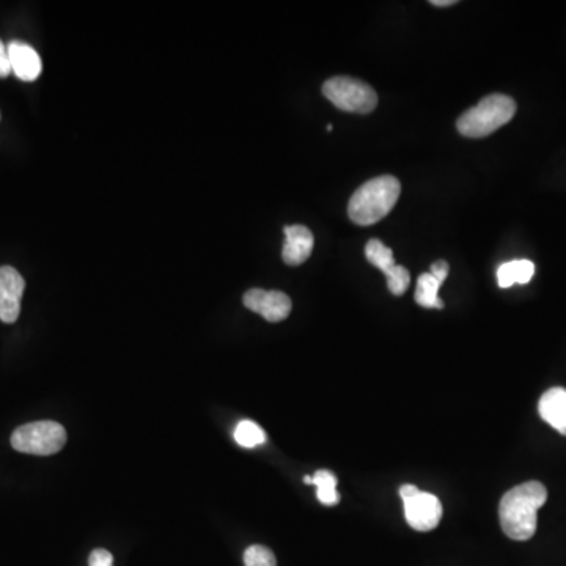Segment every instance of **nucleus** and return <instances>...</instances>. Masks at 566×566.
I'll return each mask as SVG.
<instances>
[{"mask_svg":"<svg viewBox=\"0 0 566 566\" xmlns=\"http://www.w3.org/2000/svg\"><path fill=\"white\" fill-rule=\"evenodd\" d=\"M548 500V489L540 482L511 488L499 505L500 527L511 540L527 541L537 532L538 510Z\"/></svg>","mask_w":566,"mask_h":566,"instance_id":"1","label":"nucleus"},{"mask_svg":"<svg viewBox=\"0 0 566 566\" xmlns=\"http://www.w3.org/2000/svg\"><path fill=\"white\" fill-rule=\"evenodd\" d=\"M400 192V181L392 175L373 178L354 192L348 203V216L362 227L383 221L397 205Z\"/></svg>","mask_w":566,"mask_h":566,"instance_id":"2","label":"nucleus"},{"mask_svg":"<svg viewBox=\"0 0 566 566\" xmlns=\"http://www.w3.org/2000/svg\"><path fill=\"white\" fill-rule=\"evenodd\" d=\"M516 111L518 106L513 98L502 93H493L485 96L477 106L467 109L456 120V129L461 136L469 139H483L510 123Z\"/></svg>","mask_w":566,"mask_h":566,"instance_id":"3","label":"nucleus"},{"mask_svg":"<svg viewBox=\"0 0 566 566\" xmlns=\"http://www.w3.org/2000/svg\"><path fill=\"white\" fill-rule=\"evenodd\" d=\"M10 442L16 452L38 456L54 455L67 444V430L52 420L26 423L13 431Z\"/></svg>","mask_w":566,"mask_h":566,"instance_id":"4","label":"nucleus"},{"mask_svg":"<svg viewBox=\"0 0 566 566\" xmlns=\"http://www.w3.org/2000/svg\"><path fill=\"white\" fill-rule=\"evenodd\" d=\"M323 95L337 109L351 114H370L378 106V95L367 82L350 76H335L323 85Z\"/></svg>","mask_w":566,"mask_h":566,"instance_id":"5","label":"nucleus"},{"mask_svg":"<svg viewBox=\"0 0 566 566\" xmlns=\"http://www.w3.org/2000/svg\"><path fill=\"white\" fill-rule=\"evenodd\" d=\"M400 496L405 504L406 521L412 529L430 532L438 527L442 519V504L438 497L423 493L414 485L401 486Z\"/></svg>","mask_w":566,"mask_h":566,"instance_id":"6","label":"nucleus"},{"mask_svg":"<svg viewBox=\"0 0 566 566\" xmlns=\"http://www.w3.org/2000/svg\"><path fill=\"white\" fill-rule=\"evenodd\" d=\"M243 302L247 309L258 313L269 323H279L291 313V299L282 291L252 288L246 291Z\"/></svg>","mask_w":566,"mask_h":566,"instance_id":"7","label":"nucleus"},{"mask_svg":"<svg viewBox=\"0 0 566 566\" xmlns=\"http://www.w3.org/2000/svg\"><path fill=\"white\" fill-rule=\"evenodd\" d=\"M26 282L24 277L12 266L0 268V321L13 324L21 313V299H23Z\"/></svg>","mask_w":566,"mask_h":566,"instance_id":"8","label":"nucleus"},{"mask_svg":"<svg viewBox=\"0 0 566 566\" xmlns=\"http://www.w3.org/2000/svg\"><path fill=\"white\" fill-rule=\"evenodd\" d=\"M282 258L288 266H299L309 260L315 246V238L306 225H287Z\"/></svg>","mask_w":566,"mask_h":566,"instance_id":"9","label":"nucleus"},{"mask_svg":"<svg viewBox=\"0 0 566 566\" xmlns=\"http://www.w3.org/2000/svg\"><path fill=\"white\" fill-rule=\"evenodd\" d=\"M8 57H10L12 73H15L16 78L24 82H34L40 78L43 63L32 46L23 41H12L8 45Z\"/></svg>","mask_w":566,"mask_h":566,"instance_id":"10","label":"nucleus"},{"mask_svg":"<svg viewBox=\"0 0 566 566\" xmlns=\"http://www.w3.org/2000/svg\"><path fill=\"white\" fill-rule=\"evenodd\" d=\"M541 419L549 423L554 430L566 436V390L562 387L549 389L538 403Z\"/></svg>","mask_w":566,"mask_h":566,"instance_id":"11","label":"nucleus"},{"mask_svg":"<svg viewBox=\"0 0 566 566\" xmlns=\"http://www.w3.org/2000/svg\"><path fill=\"white\" fill-rule=\"evenodd\" d=\"M535 274V265L530 260H513L497 269V282L500 288H510L516 283L526 285Z\"/></svg>","mask_w":566,"mask_h":566,"instance_id":"12","label":"nucleus"},{"mask_svg":"<svg viewBox=\"0 0 566 566\" xmlns=\"http://www.w3.org/2000/svg\"><path fill=\"white\" fill-rule=\"evenodd\" d=\"M442 283L436 277L431 276L430 272H425L417 280L416 299L417 304L425 309H444V302L439 298V288Z\"/></svg>","mask_w":566,"mask_h":566,"instance_id":"13","label":"nucleus"},{"mask_svg":"<svg viewBox=\"0 0 566 566\" xmlns=\"http://www.w3.org/2000/svg\"><path fill=\"white\" fill-rule=\"evenodd\" d=\"M365 258L368 263H372L379 271L384 272V276H389L390 272L397 268L394 252L379 239H370L365 246Z\"/></svg>","mask_w":566,"mask_h":566,"instance_id":"14","label":"nucleus"},{"mask_svg":"<svg viewBox=\"0 0 566 566\" xmlns=\"http://www.w3.org/2000/svg\"><path fill=\"white\" fill-rule=\"evenodd\" d=\"M312 485L317 486V497L326 507L339 504L340 496L337 493V477L331 471L315 472L312 475Z\"/></svg>","mask_w":566,"mask_h":566,"instance_id":"15","label":"nucleus"},{"mask_svg":"<svg viewBox=\"0 0 566 566\" xmlns=\"http://www.w3.org/2000/svg\"><path fill=\"white\" fill-rule=\"evenodd\" d=\"M235 441L244 449H255L266 442V433L252 420H243L235 428Z\"/></svg>","mask_w":566,"mask_h":566,"instance_id":"16","label":"nucleus"},{"mask_svg":"<svg viewBox=\"0 0 566 566\" xmlns=\"http://www.w3.org/2000/svg\"><path fill=\"white\" fill-rule=\"evenodd\" d=\"M244 566H277L276 555L261 544H254L244 552Z\"/></svg>","mask_w":566,"mask_h":566,"instance_id":"17","label":"nucleus"},{"mask_svg":"<svg viewBox=\"0 0 566 566\" xmlns=\"http://www.w3.org/2000/svg\"><path fill=\"white\" fill-rule=\"evenodd\" d=\"M411 285V274L405 266H398L387 276V288L394 296L405 295Z\"/></svg>","mask_w":566,"mask_h":566,"instance_id":"18","label":"nucleus"},{"mask_svg":"<svg viewBox=\"0 0 566 566\" xmlns=\"http://www.w3.org/2000/svg\"><path fill=\"white\" fill-rule=\"evenodd\" d=\"M89 565L114 566V557H112L111 552L106 551V549H95V551L90 554Z\"/></svg>","mask_w":566,"mask_h":566,"instance_id":"19","label":"nucleus"},{"mask_svg":"<svg viewBox=\"0 0 566 566\" xmlns=\"http://www.w3.org/2000/svg\"><path fill=\"white\" fill-rule=\"evenodd\" d=\"M450 266L449 263L445 260H438L434 261L433 265H431L430 274L439 282L444 283L445 279L449 277Z\"/></svg>","mask_w":566,"mask_h":566,"instance_id":"20","label":"nucleus"},{"mask_svg":"<svg viewBox=\"0 0 566 566\" xmlns=\"http://www.w3.org/2000/svg\"><path fill=\"white\" fill-rule=\"evenodd\" d=\"M10 73H12V65L8 57V48L4 45V41L0 40V79L8 78Z\"/></svg>","mask_w":566,"mask_h":566,"instance_id":"21","label":"nucleus"},{"mask_svg":"<svg viewBox=\"0 0 566 566\" xmlns=\"http://www.w3.org/2000/svg\"><path fill=\"white\" fill-rule=\"evenodd\" d=\"M431 5L434 7H452V5L458 4L456 0H431Z\"/></svg>","mask_w":566,"mask_h":566,"instance_id":"22","label":"nucleus"}]
</instances>
